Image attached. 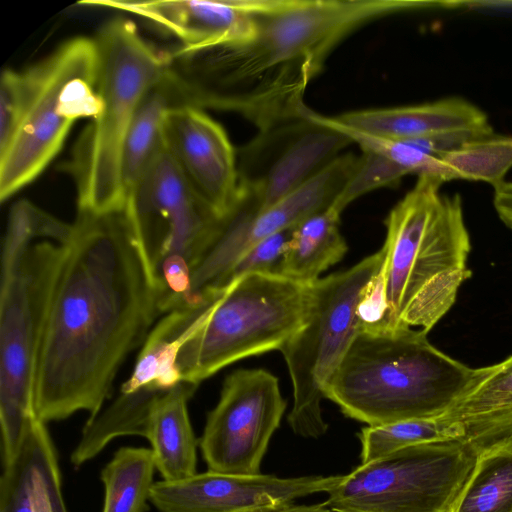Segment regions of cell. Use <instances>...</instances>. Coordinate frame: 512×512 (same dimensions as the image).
Instances as JSON below:
<instances>
[{"mask_svg":"<svg viewBox=\"0 0 512 512\" xmlns=\"http://www.w3.org/2000/svg\"><path fill=\"white\" fill-rule=\"evenodd\" d=\"M198 386L183 381L157 398L152 406L146 438L163 480H181L197 473V439L187 406Z\"/></svg>","mask_w":512,"mask_h":512,"instance_id":"cell-20","label":"cell"},{"mask_svg":"<svg viewBox=\"0 0 512 512\" xmlns=\"http://www.w3.org/2000/svg\"><path fill=\"white\" fill-rule=\"evenodd\" d=\"M476 456L460 439L406 447L342 475L325 502L336 512H448Z\"/></svg>","mask_w":512,"mask_h":512,"instance_id":"cell-11","label":"cell"},{"mask_svg":"<svg viewBox=\"0 0 512 512\" xmlns=\"http://www.w3.org/2000/svg\"><path fill=\"white\" fill-rule=\"evenodd\" d=\"M442 184L433 176L418 175L385 219L377 291L384 309L381 321L390 326L428 333L472 275L462 200L459 194H442Z\"/></svg>","mask_w":512,"mask_h":512,"instance_id":"cell-4","label":"cell"},{"mask_svg":"<svg viewBox=\"0 0 512 512\" xmlns=\"http://www.w3.org/2000/svg\"><path fill=\"white\" fill-rule=\"evenodd\" d=\"M493 205L500 220L512 230V182L494 187Z\"/></svg>","mask_w":512,"mask_h":512,"instance_id":"cell-31","label":"cell"},{"mask_svg":"<svg viewBox=\"0 0 512 512\" xmlns=\"http://www.w3.org/2000/svg\"><path fill=\"white\" fill-rule=\"evenodd\" d=\"M472 372L433 346L425 331L361 322L324 396L369 426L437 418L462 393Z\"/></svg>","mask_w":512,"mask_h":512,"instance_id":"cell-5","label":"cell"},{"mask_svg":"<svg viewBox=\"0 0 512 512\" xmlns=\"http://www.w3.org/2000/svg\"><path fill=\"white\" fill-rule=\"evenodd\" d=\"M448 512H512V437L477 454Z\"/></svg>","mask_w":512,"mask_h":512,"instance_id":"cell-23","label":"cell"},{"mask_svg":"<svg viewBox=\"0 0 512 512\" xmlns=\"http://www.w3.org/2000/svg\"><path fill=\"white\" fill-rule=\"evenodd\" d=\"M361 464L400 449L446 439H458L455 432L437 418L414 419L365 427L359 434Z\"/></svg>","mask_w":512,"mask_h":512,"instance_id":"cell-26","label":"cell"},{"mask_svg":"<svg viewBox=\"0 0 512 512\" xmlns=\"http://www.w3.org/2000/svg\"><path fill=\"white\" fill-rule=\"evenodd\" d=\"M285 409L278 379L269 371L239 369L229 374L200 439L208 470L259 474Z\"/></svg>","mask_w":512,"mask_h":512,"instance_id":"cell-13","label":"cell"},{"mask_svg":"<svg viewBox=\"0 0 512 512\" xmlns=\"http://www.w3.org/2000/svg\"><path fill=\"white\" fill-rule=\"evenodd\" d=\"M353 141L327 116L309 109L282 121L236 150L241 196L261 212L309 180Z\"/></svg>","mask_w":512,"mask_h":512,"instance_id":"cell-12","label":"cell"},{"mask_svg":"<svg viewBox=\"0 0 512 512\" xmlns=\"http://www.w3.org/2000/svg\"><path fill=\"white\" fill-rule=\"evenodd\" d=\"M156 469L151 448L122 447L101 472L102 512H147Z\"/></svg>","mask_w":512,"mask_h":512,"instance_id":"cell-24","label":"cell"},{"mask_svg":"<svg viewBox=\"0 0 512 512\" xmlns=\"http://www.w3.org/2000/svg\"><path fill=\"white\" fill-rule=\"evenodd\" d=\"M28 200L10 209L1 255L0 427L3 465L17 455L35 414L37 360L55 283L71 237Z\"/></svg>","mask_w":512,"mask_h":512,"instance_id":"cell-3","label":"cell"},{"mask_svg":"<svg viewBox=\"0 0 512 512\" xmlns=\"http://www.w3.org/2000/svg\"><path fill=\"white\" fill-rule=\"evenodd\" d=\"M179 105L166 73L141 100L122 150L121 178L125 196L164 149L162 126L165 114Z\"/></svg>","mask_w":512,"mask_h":512,"instance_id":"cell-22","label":"cell"},{"mask_svg":"<svg viewBox=\"0 0 512 512\" xmlns=\"http://www.w3.org/2000/svg\"><path fill=\"white\" fill-rule=\"evenodd\" d=\"M94 41L101 109L79 137L67 170L76 184L78 210L106 212L124 207L125 138L144 95L165 75L169 52L145 41L125 18L104 24Z\"/></svg>","mask_w":512,"mask_h":512,"instance_id":"cell-7","label":"cell"},{"mask_svg":"<svg viewBox=\"0 0 512 512\" xmlns=\"http://www.w3.org/2000/svg\"><path fill=\"white\" fill-rule=\"evenodd\" d=\"M272 512H336L325 501L315 504H292Z\"/></svg>","mask_w":512,"mask_h":512,"instance_id":"cell-32","label":"cell"},{"mask_svg":"<svg viewBox=\"0 0 512 512\" xmlns=\"http://www.w3.org/2000/svg\"><path fill=\"white\" fill-rule=\"evenodd\" d=\"M94 39L75 37L0 84V199L33 181L61 149L72 125L101 109Z\"/></svg>","mask_w":512,"mask_h":512,"instance_id":"cell-6","label":"cell"},{"mask_svg":"<svg viewBox=\"0 0 512 512\" xmlns=\"http://www.w3.org/2000/svg\"><path fill=\"white\" fill-rule=\"evenodd\" d=\"M162 316L158 294L125 208L78 210L50 300L35 380L43 423L109 398L128 354Z\"/></svg>","mask_w":512,"mask_h":512,"instance_id":"cell-1","label":"cell"},{"mask_svg":"<svg viewBox=\"0 0 512 512\" xmlns=\"http://www.w3.org/2000/svg\"><path fill=\"white\" fill-rule=\"evenodd\" d=\"M437 419L476 455L512 437V355L473 368L462 393Z\"/></svg>","mask_w":512,"mask_h":512,"instance_id":"cell-18","label":"cell"},{"mask_svg":"<svg viewBox=\"0 0 512 512\" xmlns=\"http://www.w3.org/2000/svg\"><path fill=\"white\" fill-rule=\"evenodd\" d=\"M163 147L193 192L221 218L241 201L237 154L223 127L203 109L170 108L162 126Z\"/></svg>","mask_w":512,"mask_h":512,"instance_id":"cell-15","label":"cell"},{"mask_svg":"<svg viewBox=\"0 0 512 512\" xmlns=\"http://www.w3.org/2000/svg\"><path fill=\"white\" fill-rule=\"evenodd\" d=\"M342 475L280 478L208 470L155 482L150 503L158 512H272L315 493H328Z\"/></svg>","mask_w":512,"mask_h":512,"instance_id":"cell-14","label":"cell"},{"mask_svg":"<svg viewBox=\"0 0 512 512\" xmlns=\"http://www.w3.org/2000/svg\"><path fill=\"white\" fill-rule=\"evenodd\" d=\"M294 227L276 232L251 247L232 267L226 277L224 286L232 280L249 273L279 274V267L292 237Z\"/></svg>","mask_w":512,"mask_h":512,"instance_id":"cell-28","label":"cell"},{"mask_svg":"<svg viewBox=\"0 0 512 512\" xmlns=\"http://www.w3.org/2000/svg\"><path fill=\"white\" fill-rule=\"evenodd\" d=\"M358 156L343 154L269 208L257 212L242 202L215 245V255L232 267L256 243L329 208L351 179Z\"/></svg>","mask_w":512,"mask_h":512,"instance_id":"cell-16","label":"cell"},{"mask_svg":"<svg viewBox=\"0 0 512 512\" xmlns=\"http://www.w3.org/2000/svg\"><path fill=\"white\" fill-rule=\"evenodd\" d=\"M493 134L492 126L487 124L484 126L447 130L424 137L406 139V141L428 155L438 157L442 154L458 150L470 142L492 136Z\"/></svg>","mask_w":512,"mask_h":512,"instance_id":"cell-29","label":"cell"},{"mask_svg":"<svg viewBox=\"0 0 512 512\" xmlns=\"http://www.w3.org/2000/svg\"><path fill=\"white\" fill-rule=\"evenodd\" d=\"M340 213L332 206L297 224L279 267V274L310 283L347 252L339 230Z\"/></svg>","mask_w":512,"mask_h":512,"instance_id":"cell-21","label":"cell"},{"mask_svg":"<svg viewBox=\"0 0 512 512\" xmlns=\"http://www.w3.org/2000/svg\"><path fill=\"white\" fill-rule=\"evenodd\" d=\"M334 119L345 126L397 140L490 124L480 108L460 97L411 106L350 111L334 116Z\"/></svg>","mask_w":512,"mask_h":512,"instance_id":"cell-19","label":"cell"},{"mask_svg":"<svg viewBox=\"0 0 512 512\" xmlns=\"http://www.w3.org/2000/svg\"><path fill=\"white\" fill-rule=\"evenodd\" d=\"M311 285L254 272L206 295L177 356L182 380L199 385L238 360L280 350L306 318Z\"/></svg>","mask_w":512,"mask_h":512,"instance_id":"cell-8","label":"cell"},{"mask_svg":"<svg viewBox=\"0 0 512 512\" xmlns=\"http://www.w3.org/2000/svg\"><path fill=\"white\" fill-rule=\"evenodd\" d=\"M512 168V136L495 135L437 157L430 176L442 183L455 179L488 182L494 187Z\"/></svg>","mask_w":512,"mask_h":512,"instance_id":"cell-25","label":"cell"},{"mask_svg":"<svg viewBox=\"0 0 512 512\" xmlns=\"http://www.w3.org/2000/svg\"><path fill=\"white\" fill-rule=\"evenodd\" d=\"M248 39L169 52L166 75L180 105L234 112L259 131L303 116L304 94L351 32L391 14L437 7L414 0H241Z\"/></svg>","mask_w":512,"mask_h":512,"instance_id":"cell-2","label":"cell"},{"mask_svg":"<svg viewBox=\"0 0 512 512\" xmlns=\"http://www.w3.org/2000/svg\"><path fill=\"white\" fill-rule=\"evenodd\" d=\"M36 419L28 428L15 458L3 466L0 478V512H34L36 471Z\"/></svg>","mask_w":512,"mask_h":512,"instance_id":"cell-27","label":"cell"},{"mask_svg":"<svg viewBox=\"0 0 512 512\" xmlns=\"http://www.w3.org/2000/svg\"><path fill=\"white\" fill-rule=\"evenodd\" d=\"M83 5L131 13L173 34L183 50L235 43L253 34L241 0H85Z\"/></svg>","mask_w":512,"mask_h":512,"instance_id":"cell-17","label":"cell"},{"mask_svg":"<svg viewBox=\"0 0 512 512\" xmlns=\"http://www.w3.org/2000/svg\"><path fill=\"white\" fill-rule=\"evenodd\" d=\"M383 260L381 248L345 271L312 282L306 318L280 349L293 386L287 419L296 435L316 439L328 429L321 409L324 388L358 332L360 307L376 285Z\"/></svg>","mask_w":512,"mask_h":512,"instance_id":"cell-10","label":"cell"},{"mask_svg":"<svg viewBox=\"0 0 512 512\" xmlns=\"http://www.w3.org/2000/svg\"><path fill=\"white\" fill-rule=\"evenodd\" d=\"M39 463L50 493L54 512H67L61 492V478L54 445L46 431L40 445Z\"/></svg>","mask_w":512,"mask_h":512,"instance_id":"cell-30","label":"cell"},{"mask_svg":"<svg viewBox=\"0 0 512 512\" xmlns=\"http://www.w3.org/2000/svg\"><path fill=\"white\" fill-rule=\"evenodd\" d=\"M125 211L162 315L185 305L194 268L221 234V218L189 187L163 149L126 193Z\"/></svg>","mask_w":512,"mask_h":512,"instance_id":"cell-9","label":"cell"}]
</instances>
